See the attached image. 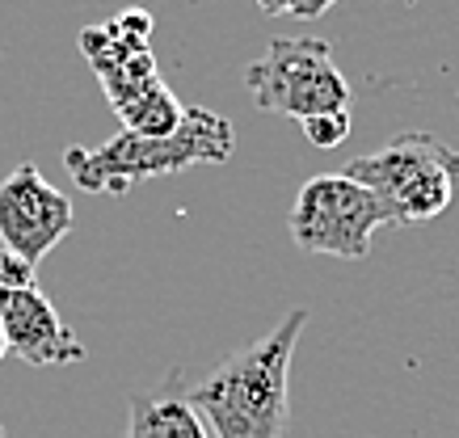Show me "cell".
Returning a JSON list of instances; mask_svg holds the SVG:
<instances>
[{
    "mask_svg": "<svg viewBox=\"0 0 459 438\" xmlns=\"http://www.w3.org/2000/svg\"><path fill=\"white\" fill-rule=\"evenodd\" d=\"M304 325L307 312L291 308L265 338L228 354L203 380L186 383L173 371L169 383L203 417L211 438H282L291 417V358Z\"/></svg>",
    "mask_w": 459,
    "mask_h": 438,
    "instance_id": "cell-1",
    "label": "cell"
},
{
    "mask_svg": "<svg viewBox=\"0 0 459 438\" xmlns=\"http://www.w3.org/2000/svg\"><path fill=\"white\" fill-rule=\"evenodd\" d=\"M232 152H237L232 123L215 110L186 106L178 131H169V135L118 131L114 140L98 143V148H64V165L84 194L123 198L140 182L198 169V165H223V160H232Z\"/></svg>",
    "mask_w": 459,
    "mask_h": 438,
    "instance_id": "cell-2",
    "label": "cell"
},
{
    "mask_svg": "<svg viewBox=\"0 0 459 438\" xmlns=\"http://www.w3.org/2000/svg\"><path fill=\"white\" fill-rule=\"evenodd\" d=\"M81 56L98 72L101 93L110 101V110L123 118V131H135V135L178 131L186 106L173 98V89L156 72L148 9H126L106 26H84Z\"/></svg>",
    "mask_w": 459,
    "mask_h": 438,
    "instance_id": "cell-3",
    "label": "cell"
},
{
    "mask_svg": "<svg viewBox=\"0 0 459 438\" xmlns=\"http://www.w3.org/2000/svg\"><path fill=\"white\" fill-rule=\"evenodd\" d=\"M342 173L376 194L388 224H426V219H438L455 198L459 152L430 131H404L379 152L346 160Z\"/></svg>",
    "mask_w": 459,
    "mask_h": 438,
    "instance_id": "cell-4",
    "label": "cell"
},
{
    "mask_svg": "<svg viewBox=\"0 0 459 438\" xmlns=\"http://www.w3.org/2000/svg\"><path fill=\"white\" fill-rule=\"evenodd\" d=\"M245 89L253 93L257 110L295 123L350 110V81L325 39H274L265 56L245 68Z\"/></svg>",
    "mask_w": 459,
    "mask_h": 438,
    "instance_id": "cell-5",
    "label": "cell"
},
{
    "mask_svg": "<svg viewBox=\"0 0 459 438\" xmlns=\"http://www.w3.org/2000/svg\"><path fill=\"white\" fill-rule=\"evenodd\" d=\"M388 228V215L371 190L350 182L346 173L307 177L291 207V241L304 253L362 262L371 253V236Z\"/></svg>",
    "mask_w": 459,
    "mask_h": 438,
    "instance_id": "cell-6",
    "label": "cell"
},
{
    "mask_svg": "<svg viewBox=\"0 0 459 438\" xmlns=\"http://www.w3.org/2000/svg\"><path fill=\"white\" fill-rule=\"evenodd\" d=\"M72 232V202L39 173L34 160H22L0 182V245L13 257L39 266Z\"/></svg>",
    "mask_w": 459,
    "mask_h": 438,
    "instance_id": "cell-7",
    "label": "cell"
},
{
    "mask_svg": "<svg viewBox=\"0 0 459 438\" xmlns=\"http://www.w3.org/2000/svg\"><path fill=\"white\" fill-rule=\"evenodd\" d=\"M0 321H4L9 354H17L30 367H72V363H84L81 338L72 333V325H64L56 304L39 287H26V291L4 299L0 304Z\"/></svg>",
    "mask_w": 459,
    "mask_h": 438,
    "instance_id": "cell-8",
    "label": "cell"
},
{
    "mask_svg": "<svg viewBox=\"0 0 459 438\" xmlns=\"http://www.w3.org/2000/svg\"><path fill=\"white\" fill-rule=\"evenodd\" d=\"M123 438H211L203 417H198L173 383H165V392L135 396L126 409V434Z\"/></svg>",
    "mask_w": 459,
    "mask_h": 438,
    "instance_id": "cell-9",
    "label": "cell"
},
{
    "mask_svg": "<svg viewBox=\"0 0 459 438\" xmlns=\"http://www.w3.org/2000/svg\"><path fill=\"white\" fill-rule=\"evenodd\" d=\"M304 135L312 148H337V143L350 135V110L342 114H316L304 123Z\"/></svg>",
    "mask_w": 459,
    "mask_h": 438,
    "instance_id": "cell-10",
    "label": "cell"
},
{
    "mask_svg": "<svg viewBox=\"0 0 459 438\" xmlns=\"http://www.w3.org/2000/svg\"><path fill=\"white\" fill-rule=\"evenodd\" d=\"M34 270L39 266H30V262L9 253V249H0V304L9 296H17V291H26V287H39Z\"/></svg>",
    "mask_w": 459,
    "mask_h": 438,
    "instance_id": "cell-11",
    "label": "cell"
},
{
    "mask_svg": "<svg viewBox=\"0 0 459 438\" xmlns=\"http://www.w3.org/2000/svg\"><path fill=\"white\" fill-rule=\"evenodd\" d=\"M337 0H295V9H291V17H320L325 9H333Z\"/></svg>",
    "mask_w": 459,
    "mask_h": 438,
    "instance_id": "cell-12",
    "label": "cell"
},
{
    "mask_svg": "<svg viewBox=\"0 0 459 438\" xmlns=\"http://www.w3.org/2000/svg\"><path fill=\"white\" fill-rule=\"evenodd\" d=\"M257 9H262L265 17H291L295 0H257Z\"/></svg>",
    "mask_w": 459,
    "mask_h": 438,
    "instance_id": "cell-13",
    "label": "cell"
},
{
    "mask_svg": "<svg viewBox=\"0 0 459 438\" xmlns=\"http://www.w3.org/2000/svg\"><path fill=\"white\" fill-rule=\"evenodd\" d=\"M9 354V341H4V321H0V358Z\"/></svg>",
    "mask_w": 459,
    "mask_h": 438,
    "instance_id": "cell-14",
    "label": "cell"
},
{
    "mask_svg": "<svg viewBox=\"0 0 459 438\" xmlns=\"http://www.w3.org/2000/svg\"><path fill=\"white\" fill-rule=\"evenodd\" d=\"M0 438H4V430H0Z\"/></svg>",
    "mask_w": 459,
    "mask_h": 438,
    "instance_id": "cell-15",
    "label": "cell"
}]
</instances>
